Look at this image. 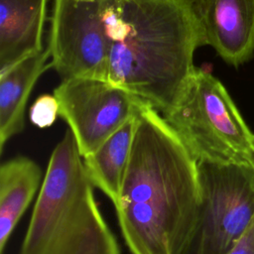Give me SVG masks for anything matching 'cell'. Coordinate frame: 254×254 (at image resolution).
<instances>
[{"mask_svg": "<svg viewBox=\"0 0 254 254\" xmlns=\"http://www.w3.org/2000/svg\"><path fill=\"white\" fill-rule=\"evenodd\" d=\"M200 199L197 160L164 116L145 102L117 202L132 254H179Z\"/></svg>", "mask_w": 254, "mask_h": 254, "instance_id": "obj_1", "label": "cell"}, {"mask_svg": "<svg viewBox=\"0 0 254 254\" xmlns=\"http://www.w3.org/2000/svg\"><path fill=\"white\" fill-rule=\"evenodd\" d=\"M108 38L107 80L162 115L180 100L206 46L189 0H102Z\"/></svg>", "mask_w": 254, "mask_h": 254, "instance_id": "obj_2", "label": "cell"}, {"mask_svg": "<svg viewBox=\"0 0 254 254\" xmlns=\"http://www.w3.org/2000/svg\"><path fill=\"white\" fill-rule=\"evenodd\" d=\"M70 129L54 148L19 254H120Z\"/></svg>", "mask_w": 254, "mask_h": 254, "instance_id": "obj_3", "label": "cell"}, {"mask_svg": "<svg viewBox=\"0 0 254 254\" xmlns=\"http://www.w3.org/2000/svg\"><path fill=\"white\" fill-rule=\"evenodd\" d=\"M163 116L197 161L254 166V135L209 71L195 66L177 105Z\"/></svg>", "mask_w": 254, "mask_h": 254, "instance_id": "obj_4", "label": "cell"}, {"mask_svg": "<svg viewBox=\"0 0 254 254\" xmlns=\"http://www.w3.org/2000/svg\"><path fill=\"white\" fill-rule=\"evenodd\" d=\"M200 199L179 254H228L254 217V166L197 161Z\"/></svg>", "mask_w": 254, "mask_h": 254, "instance_id": "obj_5", "label": "cell"}, {"mask_svg": "<svg viewBox=\"0 0 254 254\" xmlns=\"http://www.w3.org/2000/svg\"><path fill=\"white\" fill-rule=\"evenodd\" d=\"M54 95L82 158L135 117L146 102L108 80L92 77L62 80Z\"/></svg>", "mask_w": 254, "mask_h": 254, "instance_id": "obj_6", "label": "cell"}, {"mask_svg": "<svg viewBox=\"0 0 254 254\" xmlns=\"http://www.w3.org/2000/svg\"><path fill=\"white\" fill-rule=\"evenodd\" d=\"M48 50L51 65L62 80H107L108 38L102 0H54Z\"/></svg>", "mask_w": 254, "mask_h": 254, "instance_id": "obj_7", "label": "cell"}, {"mask_svg": "<svg viewBox=\"0 0 254 254\" xmlns=\"http://www.w3.org/2000/svg\"><path fill=\"white\" fill-rule=\"evenodd\" d=\"M207 46L228 64L254 57V0H189Z\"/></svg>", "mask_w": 254, "mask_h": 254, "instance_id": "obj_8", "label": "cell"}, {"mask_svg": "<svg viewBox=\"0 0 254 254\" xmlns=\"http://www.w3.org/2000/svg\"><path fill=\"white\" fill-rule=\"evenodd\" d=\"M48 0H0V73L44 50Z\"/></svg>", "mask_w": 254, "mask_h": 254, "instance_id": "obj_9", "label": "cell"}, {"mask_svg": "<svg viewBox=\"0 0 254 254\" xmlns=\"http://www.w3.org/2000/svg\"><path fill=\"white\" fill-rule=\"evenodd\" d=\"M50 52H42L24 59L9 70L0 73V150L25 128V108L39 77L51 67Z\"/></svg>", "mask_w": 254, "mask_h": 254, "instance_id": "obj_10", "label": "cell"}, {"mask_svg": "<svg viewBox=\"0 0 254 254\" xmlns=\"http://www.w3.org/2000/svg\"><path fill=\"white\" fill-rule=\"evenodd\" d=\"M41 167L32 159L17 156L0 167V254L44 181Z\"/></svg>", "mask_w": 254, "mask_h": 254, "instance_id": "obj_11", "label": "cell"}, {"mask_svg": "<svg viewBox=\"0 0 254 254\" xmlns=\"http://www.w3.org/2000/svg\"><path fill=\"white\" fill-rule=\"evenodd\" d=\"M136 118L137 115L111 135L93 153L82 158L89 181L113 204L117 202L119 197L129 162L136 129Z\"/></svg>", "mask_w": 254, "mask_h": 254, "instance_id": "obj_12", "label": "cell"}, {"mask_svg": "<svg viewBox=\"0 0 254 254\" xmlns=\"http://www.w3.org/2000/svg\"><path fill=\"white\" fill-rule=\"evenodd\" d=\"M60 116V104L54 94L39 96L29 111V119L32 124L39 128L52 126Z\"/></svg>", "mask_w": 254, "mask_h": 254, "instance_id": "obj_13", "label": "cell"}, {"mask_svg": "<svg viewBox=\"0 0 254 254\" xmlns=\"http://www.w3.org/2000/svg\"><path fill=\"white\" fill-rule=\"evenodd\" d=\"M228 254H254V217Z\"/></svg>", "mask_w": 254, "mask_h": 254, "instance_id": "obj_14", "label": "cell"}]
</instances>
